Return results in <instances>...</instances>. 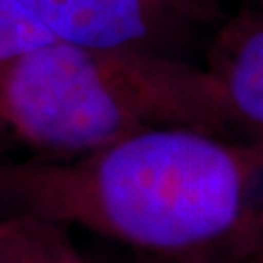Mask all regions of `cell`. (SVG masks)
Listing matches in <instances>:
<instances>
[{
    "label": "cell",
    "mask_w": 263,
    "mask_h": 263,
    "mask_svg": "<svg viewBox=\"0 0 263 263\" xmlns=\"http://www.w3.org/2000/svg\"><path fill=\"white\" fill-rule=\"evenodd\" d=\"M240 263H263V257H261V255H255V257H250V259L240 261Z\"/></svg>",
    "instance_id": "ba28073f"
},
{
    "label": "cell",
    "mask_w": 263,
    "mask_h": 263,
    "mask_svg": "<svg viewBox=\"0 0 263 263\" xmlns=\"http://www.w3.org/2000/svg\"><path fill=\"white\" fill-rule=\"evenodd\" d=\"M259 255H261V257H263V254H259Z\"/></svg>",
    "instance_id": "9c48e42d"
},
{
    "label": "cell",
    "mask_w": 263,
    "mask_h": 263,
    "mask_svg": "<svg viewBox=\"0 0 263 263\" xmlns=\"http://www.w3.org/2000/svg\"><path fill=\"white\" fill-rule=\"evenodd\" d=\"M0 263H92L70 228L33 215L0 216Z\"/></svg>",
    "instance_id": "5b68a950"
},
{
    "label": "cell",
    "mask_w": 263,
    "mask_h": 263,
    "mask_svg": "<svg viewBox=\"0 0 263 263\" xmlns=\"http://www.w3.org/2000/svg\"><path fill=\"white\" fill-rule=\"evenodd\" d=\"M57 41L20 0H0V65Z\"/></svg>",
    "instance_id": "8992f818"
},
{
    "label": "cell",
    "mask_w": 263,
    "mask_h": 263,
    "mask_svg": "<svg viewBox=\"0 0 263 263\" xmlns=\"http://www.w3.org/2000/svg\"><path fill=\"white\" fill-rule=\"evenodd\" d=\"M115 263H162V261H154V259L141 257V255H133V257H129V259H123V261H115Z\"/></svg>",
    "instance_id": "52a82bcc"
},
{
    "label": "cell",
    "mask_w": 263,
    "mask_h": 263,
    "mask_svg": "<svg viewBox=\"0 0 263 263\" xmlns=\"http://www.w3.org/2000/svg\"><path fill=\"white\" fill-rule=\"evenodd\" d=\"M222 135L263 142V0H232L201 57Z\"/></svg>",
    "instance_id": "277c9868"
},
{
    "label": "cell",
    "mask_w": 263,
    "mask_h": 263,
    "mask_svg": "<svg viewBox=\"0 0 263 263\" xmlns=\"http://www.w3.org/2000/svg\"><path fill=\"white\" fill-rule=\"evenodd\" d=\"M0 215L80 228L162 263L246 261L263 254V142L160 127L82 156L6 162Z\"/></svg>",
    "instance_id": "6da1fadb"
},
{
    "label": "cell",
    "mask_w": 263,
    "mask_h": 263,
    "mask_svg": "<svg viewBox=\"0 0 263 263\" xmlns=\"http://www.w3.org/2000/svg\"><path fill=\"white\" fill-rule=\"evenodd\" d=\"M0 125L45 158L90 154L160 127L222 135L201 63L65 41L0 65Z\"/></svg>",
    "instance_id": "7a4b0ae2"
},
{
    "label": "cell",
    "mask_w": 263,
    "mask_h": 263,
    "mask_svg": "<svg viewBox=\"0 0 263 263\" xmlns=\"http://www.w3.org/2000/svg\"><path fill=\"white\" fill-rule=\"evenodd\" d=\"M57 41L201 63L224 0H20Z\"/></svg>",
    "instance_id": "3957f363"
}]
</instances>
